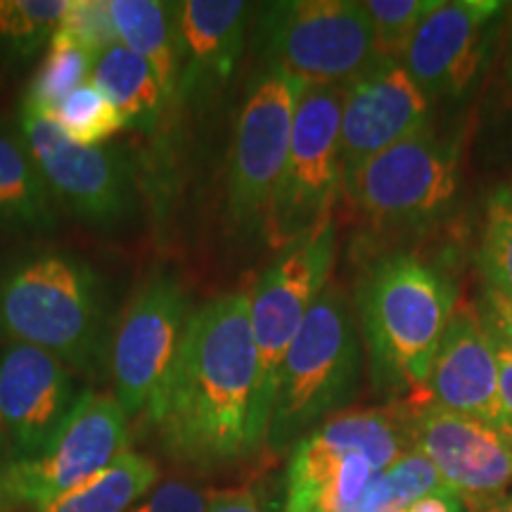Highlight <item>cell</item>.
Returning a JSON list of instances; mask_svg holds the SVG:
<instances>
[{"label": "cell", "mask_w": 512, "mask_h": 512, "mask_svg": "<svg viewBox=\"0 0 512 512\" xmlns=\"http://www.w3.org/2000/svg\"><path fill=\"white\" fill-rule=\"evenodd\" d=\"M335 259L337 230L335 223H328L313 238L283 249L249 292L259 392L271 418L280 366L320 292L330 285Z\"/></svg>", "instance_id": "obj_12"}, {"label": "cell", "mask_w": 512, "mask_h": 512, "mask_svg": "<svg viewBox=\"0 0 512 512\" xmlns=\"http://www.w3.org/2000/svg\"><path fill=\"white\" fill-rule=\"evenodd\" d=\"M60 226V209L17 121L0 117V238L41 240Z\"/></svg>", "instance_id": "obj_20"}, {"label": "cell", "mask_w": 512, "mask_h": 512, "mask_svg": "<svg viewBox=\"0 0 512 512\" xmlns=\"http://www.w3.org/2000/svg\"><path fill=\"white\" fill-rule=\"evenodd\" d=\"M304 86L297 76L264 67L242 100L228 157L226 216L230 228L247 238L264 233Z\"/></svg>", "instance_id": "obj_9"}, {"label": "cell", "mask_w": 512, "mask_h": 512, "mask_svg": "<svg viewBox=\"0 0 512 512\" xmlns=\"http://www.w3.org/2000/svg\"><path fill=\"white\" fill-rule=\"evenodd\" d=\"M477 266L484 287L512 302V185H498L486 197Z\"/></svg>", "instance_id": "obj_25"}, {"label": "cell", "mask_w": 512, "mask_h": 512, "mask_svg": "<svg viewBox=\"0 0 512 512\" xmlns=\"http://www.w3.org/2000/svg\"><path fill=\"white\" fill-rule=\"evenodd\" d=\"M508 8L501 0H441L399 60L427 100L470 91L489 62Z\"/></svg>", "instance_id": "obj_14"}, {"label": "cell", "mask_w": 512, "mask_h": 512, "mask_svg": "<svg viewBox=\"0 0 512 512\" xmlns=\"http://www.w3.org/2000/svg\"><path fill=\"white\" fill-rule=\"evenodd\" d=\"M252 48L268 69L347 88L375 60L373 27L358 0H275L252 15Z\"/></svg>", "instance_id": "obj_5"}, {"label": "cell", "mask_w": 512, "mask_h": 512, "mask_svg": "<svg viewBox=\"0 0 512 512\" xmlns=\"http://www.w3.org/2000/svg\"><path fill=\"white\" fill-rule=\"evenodd\" d=\"M344 88L306 83L294 110L290 150L264 223V240L287 249L332 223L342 192L339 121Z\"/></svg>", "instance_id": "obj_7"}, {"label": "cell", "mask_w": 512, "mask_h": 512, "mask_svg": "<svg viewBox=\"0 0 512 512\" xmlns=\"http://www.w3.org/2000/svg\"><path fill=\"white\" fill-rule=\"evenodd\" d=\"M15 121L62 216L102 235L136 226L140 190L124 147L72 143L24 100Z\"/></svg>", "instance_id": "obj_6"}, {"label": "cell", "mask_w": 512, "mask_h": 512, "mask_svg": "<svg viewBox=\"0 0 512 512\" xmlns=\"http://www.w3.org/2000/svg\"><path fill=\"white\" fill-rule=\"evenodd\" d=\"M484 512H512V508L508 505V501H503V503H498V505H494V508H489Z\"/></svg>", "instance_id": "obj_38"}, {"label": "cell", "mask_w": 512, "mask_h": 512, "mask_svg": "<svg viewBox=\"0 0 512 512\" xmlns=\"http://www.w3.org/2000/svg\"><path fill=\"white\" fill-rule=\"evenodd\" d=\"M413 448L401 406L342 411L292 446L283 512H316L325 484L349 453L368 456L380 470Z\"/></svg>", "instance_id": "obj_16"}, {"label": "cell", "mask_w": 512, "mask_h": 512, "mask_svg": "<svg viewBox=\"0 0 512 512\" xmlns=\"http://www.w3.org/2000/svg\"><path fill=\"white\" fill-rule=\"evenodd\" d=\"M192 313L190 294L164 268L147 273L114 325L112 396L128 420L143 418L169 375Z\"/></svg>", "instance_id": "obj_11"}, {"label": "cell", "mask_w": 512, "mask_h": 512, "mask_svg": "<svg viewBox=\"0 0 512 512\" xmlns=\"http://www.w3.org/2000/svg\"><path fill=\"white\" fill-rule=\"evenodd\" d=\"M363 339L335 283L320 292L287 349L266 448L283 453L354 401L363 373Z\"/></svg>", "instance_id": "obj_4"}, {"label": "cell", "mask_w": 512, "mask_h": 512, "mask_svg": "<svg viewBox=\"0 0 512 512\" xmlns=\"http://www.w3.org/2000/svg\"><path fill=\"white\" fill-rule=\"evenodd\" d=\"M72 143L98 147L110 145L121 131H126V119L107 95L86 81L48 117Z\"/></svg>", "instance_id": "obj_26"}, {"label": "cell", "mask_w": 512, "mask_h": 512, "mask_svg": "<svg viewBox=\"0 0 512 512\" xmlns=\"http://www.w3.org/2000/svg\"><path fill=\"white\" fill-rule=\"evenodd\" d=\"M441 486L446 484L441 482L437 467L411 448L375 477L356 512H399Z\"/></svg>", "instance_id": "obj_27"}, {"label": "cell", "mask_w": 512, "mask_h": 512, "mask_svg": "<svg viewBox=\"0 0 512 512\" xmlns=\"http://www.w3.org/2000/svg\"><path fill=\"white\" fill-rule=\"evenodd\" d=\"M93 62V55H88L74 41L53 34L46 53L41 55V62H38L34 79L29 83L24 102H29L31 107L50 117L67 95H72L76 88L91 81Z\"/></svg>", "instance_id": "obj_24"}, {"label": "cell", "mask_w": 512, "mask_h": 512, "mask_svg": "<svg viewBox=\"0 0 512 512\" xmlns=\"http://www.w3.org/2000/svg\"><path fill=\"white\" fill-rule=\"evenodd\" d=\"M5 463H8V439H5V427L3 420H0V470H3Z\"/></svg>", "instance_id": "obj_37"}, {"label": "cell", "mask_w": 512, "mask_h": 512, "mask_svg": "<svg viewBox=\"0 0 512 512\" xmlns=\"http://www.w3.org/2000/svg\"><path fill=\"white\" fill-rule=\"evenodd\" d=\"M83 392L74 370L48 351L27 344L0 351V420L8 463L46 453L72 420Z\"/></svg>", "instance_id": "obj_15"}, {"label": "cell", "mask_w": 512, "mask_h": 512, "mask_svg": "<svg viewBox=\"0 0 512 512\" xmlns=\"http://www.w3.org/2000/svg\"><path fill=\"white\" fill-rule=\"evenodd\" d=\"M503 79L508 86H512V17H510L508 34H505V46H503Z\"/></svg>", "instance_id": "obj_36"}, {"label": "cell", "mask_w": 512, "mask_h": 512, "mask_svg": "<svg viewBox=\"0 0 512 512\" xmlns=\"http://www.w3.org/2000/svg\"><path fill=\"white\" fill-rule=\"evenodd\" d=\"M415 451L437 467L441 482L484 512L508 498L512 486V430L451 413L434 403H403Z\"/></svg>", "instance_id": "obj_13"}, {"label": "cell", "mask_w": 512, "mask_h": 512, "mask_svg": "<svg viewBox=\"0 0 512 512\" xmlns=\"http://www.w3.org/2000/svg\"><path fill=\"white\" fill-rule=\"evenodd\" d=\"M505 501H508V505H510V508H512V496H508V498H505Z\"/></svg>", "instance_id": "obj_39"}, {"label": "cell", "mask_w": 512, "mask_h": 512, "mask_svg": "<svg viewBox=\"0 0 512 512\" xmlns=\"http://www.w3.org/2000/svg\"><path fill=\"white\" fill-rule=\"evenodd\" d=\"M55 34L74 41L93 55V60L119 43L107 0H69V8L64 10Z\"/></svg>", "instance_id": "obj_29"}, {"label": "cell", "mask_w": 512, "mask_h": 512, "mask_svg": "<svg viewBox=\"0 0 512 512\" xmlns=\"http://www.w3.org/2000/svg\"><path fill=\"white\" fill-rule=\"evenodd\" d=\"M159 484V467L143 453L128 448L91 482L43 505L34 512H128Z\"/></svg>", "instance_id": "obj_23"}, {"label": "cell", "mask_w": 512, "mask_h": 512, "mask_svg": "<svg viewBox=\"0 0 512 512\" xmlns=\"http://www.w3.org/2000/svg\"><path fill=\"white\" fill-rule=\"evenodd\" d=\"M456 306L451 280L418 254L394 252L370 266L356 311L377 394L394 406L418 399Z\"/></svg>", "instance_id": "obj_3"}, {"label": "cell", "mask_w": 512, "mask_h": 512, "mask_svg": "<svg viewBox=\"0 0 512 512\" xmlns=\"http://www.w3.org/2000/svg\"><path fill=\"white\" fill-rule=\"evenodd\" d=\"M119 43L143 57L176 107V5L164 0H107Z\"/></svg>", "instance_id": "obj_22"}, {"label": "cell", "mask_w": 512, "mask_h": 512, "mask_svg": "<svg viewBox=\"0 0 512 512\" xmlns=\"http://www.w3.org/2000/svg\"><path fill=\"white\" fill-rule=\"evenodd\" d=\"M207 512H264L261 498L249 486L240 489H211Z\"/></svg>", "instance_id": "obj_33"}, {"label": "cell", "mask_w": 512, "mask_h": 512, "mask_svg": "<svg viewBox=\"0 0 512 512\" xmlns=\"http://www.w3.org/2000/svg\"><path fill=\"white\" fill-rule=\"evenodd\" d=\"M176 5V107L202 110L238 72L254 5L242 0H183Z\"/></svg>", "instance_id": "obj_18"}, {"label": "cell", "mask_w": 512, "mask_h": 512, "mask_svg": "<svg viewBox=\"0 0 512 512\" xmlns=\"http://www.w3.org/2000/svg\"><path fill=\"white\" fill-rule=\"evenodd\" d=\"M430 105L394 57H380L344 88L339 121L342 185L389 147L430 126Z\"/></svg>", "instance_id": "obj_17"}, {"label": "cell", "mask_w": 512, "mask_h": 512, "mask_svg": "<svg viewBox=\"0 0 512 512\" xmlns=\"http://www.w3.org/2000/svg\"><path fill=\"white\" fill-rule=\"evenodd\" d=\"M128 422L112 394L86 389L46 453L0 470V512H34L91 482L128 451Z\"/></svg>", "instance_id": "obj_10"}, {"label": "cell", "mask_w": 512, "mask_h": 512, "mask_svg": "<svg viewBox=\"0 0 512 512\" xmlns=\"http://www.w3.org/2000/svg\"><path fill=\"white\" fill-rule=\"evenodd\" d=\"M512 430L501 399L498 347L475 306H456L418 399Z\"/></svg>", "instance_id": "obj_19"}, {"label": "cell", "mask_w": 512, "mask_h": 512, "mask_svg": "<svg viewBox=\"0 0 512 512\" xmlns=\"http://www.w3.org/2000/svg\"><path fill=\"white\" fill-rule=\"evenodd\" d=\"M399 512H470V508H467V503L456 491H451L448 486H441V489L418 498V501Z\"/></svg>", "instance_id": "obj_34"}, {"label": "cell", "mask_w": 512, "mask_h": 512, "mask_svg": "<svg viewBox=\"0 0 512 512\" xmlns=\"http://www.w3.org/2000/svg\"><path fill=\"white\" fill-rule=\"evenodd\" d=\"M140 420L164 456L192 472L233 470L264 451L271 413L259 392L249 292L192 309L174 366Z\"/></svg>", "instance_id": "obj_1"}, {"label": "cell", "mask_w": 512, "mask_h": 512, "mask_svg": "<svg viewBox=\"0 0 512 512\" xmlns=\"http://www.w3.org/2000/svg\"><path fill=\"white\" fill-rule=\"evenodd\" d=\"M342 190L377 228L432 226L458 197L460 138L427 126L370 159Z\"/></svg>", "instance_id": "obj_8"}, {"label": "cell", "mask_w": 512, "mask_h": 512, "mask_svg": "<svg viewBox=\"0 0 512 512\" xmlns=\"http://www.w3.org/2000/svg\"><path fill=\"white\" fill-rule=\"evenodd\" d=\"M377 467L368 456L361 453H349L339 463L335 475L325 484L323 494L318 498L316 512H356L358 503L363 501L370 484L380 475Z\"/></svg>", "instance_id": "obj_30"}, {"label": "cell", "mask_w": 512, "mask_h": 512, "mask_svg": "<svg viewBox=\"0 0 512 512\" xmlns=\"http://www.w3.org/2000/svg\"><path fill=\"white\" fill-rule=\"evenodd\" d=\"M479 318H482L484 328L494 337L498 347L508 349L512 354V302L501 297V294L484 287L482 297H479Z\"/></svg>", "instance_id": "obj_32"}, {"label": "cell", "mask_w": 512, "mask_h": 512, "mask_svg": "<svg viewBox=\"0 0 512 512\" xmlns=\"http://www.w3.org/2000/svg\"><path fill=\"white\" fill-rule=\"evenodd\" d=\"M439 3L441 0H363L377 53L401 60L415 31L439 8Z\"/></svg>", "instance_id": "obj_28"}, {"label": "cell", "mask_w": 512, "mask_h": 512, "mask_svg": "<svg viewBox=\"0 0 512 512\" xmlns=\"http://www.w3.org/2000/svg\"><path fill=\"white\" fill-rule=\"evenodd\" d=\"M91 83L124 114L126 128L143 136L157 133L174 110L150 64L121 43L95 57Z\"/></svg>", "instance_id": "obj_21"}, {"label": "cell", "mask_w": 512, "mask_h": 512, "mask_svg": "<svg viewBox=\"0 0 512 512\" xmlns=\"http://www.w3.org/2000/svg\"><path fill=\"white\" fill-rule=\"evenodd\" d=\"M211 489H202L190 479H164L147 491L128 512H207Z\"/></svg>", "instance_id": "obj_31"}, {"label": "cell", "mask_w": 512, "mask_h": 512, "mask_svg": "<svg viewBox=\"0 0 512 512\" xmlns=\"http://www.w3.org/2000/svg\"><path fill=\"white\" fill-rule=\"evenodd\" d=\"M498 347V344H496ZM498 370H501V399L503 408L512 422V354L508 349L498 347Z\"/></svg>", "instance_id": "obj_35"}, {"label": "cell", "mask_w": 512, "mask_h": 512, "mask_svg": "<svg viewBox=\"0 0 512 512\" xmlns=\"http://www.w3.org/2000/svg\"><path fill=\"white\" fill-rule=\"evenodd\" d=\"M117 318L105 275L72 249L27 245L0 259V344L48 351L74 373L110 368Z\"/></svg>", "instance_id": "obj_2"}]
</instances>
